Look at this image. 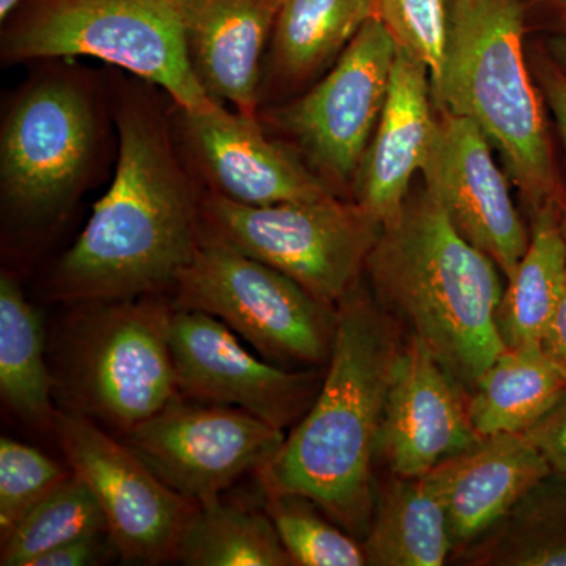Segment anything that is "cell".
Wrapping results in <instances>:
<instances>
[{
  "instance_id": "52a82bcc",
  "label": "cell",
  "mask_w": 566,
  "mask_h": 566,
  "mask_svg": "<svg viewBox=\"0 0 566 566\" xmlns=\"http://www.w3.org/2000/svg\"><path fill=\"white\" fill-rule=\"evenodd\" d=\"M172 305L214 316L263 359L281 367H326L337 333V305L289 275L203 233L178 275Z\"/></svg>"
},
{
  "instance_id": "5bb4252c",
  "label": "cell",
  "mask_w": 566,
  "mask_h": 566,
  "mask_svg": "<svg viewBox=\"0 0 566 566\" xmlns=\"http://www.w3.org/2000/svg\"><path fill=\"white\" fill-rule=\"evenodd\" d=\"M422 172L427 191L441 203L461 237L486 253L506 281L512 279L531 237L482 129L469 118L447 112L438 122Z\"/></svg>"
},
{
  "instance_id": "8fae6325",
  "label": "cell",
  "mask_w": 566,
  "mask_h": 566,
  "mask_svg": "<svg viewBox=\"0 0 566 566\" xmlns=\"http://www.w3.org/2000/svg\"><path fill=\"white\" fill-rule=\"evenodd\" d=\"M285 438V431L243 409L188 405L180 397L123 436V442L167 486L202 504L263 469Z\"/></svg>"
},
{
  "instance_id": "6da1fadb",
  "label": "cell",
  "mask_w": 566,
  "mask_h": 566,
  "mask_svg": "<svg viewBox=\"0 0 566 566\" xmlns=\"http://www.w3.org/2000/svg\"><path fill=\"white\" fill-rule=\"evenodd\" d=\"M115 120L120 148L111 188L51 274V297L62 303L163 294L203 240V196L158 109L132 99Z\"/></svg>"
},
{
  "instance_id": "d6a6232c",
  "label": "cell",
  "mask_w": 566,
  "mask_h": 566,
  "mask_svg": "<svg viewBox=\"0 0 566 566\" xmlns=\"http://www.w3.org/2000/svg\"><path fill=\"white\" fill-rule=\"evenodd\" d=\"M538 76L566 150V73L554 61L553 63L542 62L538 65ZM564 229L566 234V218Z\"/></svg>"
},
{
  "instance_id": "d6986e66",
  "label": "cell",
  "mask_w": 566,
  "mask_h": 566,
  "mask_svg": "<svg viewBox=\"0 0 566 566\" xmlns=\"http://www.w3.org/2000/svg\"><path fill=\"white\" fill-rule=\"evenodd\" d=\"M193 73L214 102L256 115L266 41L282 0H175Z\"/></svg>"
},
{
  "instance_id": "30bf717a",
  "label": "cell",
  "mask_w": 566,
  "mask_h": 566,
  "mask_svg": "<svg viewBox=\"0 0 566 566\" xmlns=\"http://www.w3.org/2000/svg\"><path fill=\"white\" fill-rule=\"evenodd\" d=\"M52 431L71 471L102 506L117 556L142 565L175 560L196 502L167 486L125 442L87 417L59 409Z\"/></svg>"
},
{
  "instance_id": "484cf974",
  "label": "cell",
  "mask_w": 566,
  "mask_h": 566,
  "mask_svg": "<svg viewBox=\"0 0 566 566\" xmlns=\"http://www.w3.org/2000/svg\"><path fill=\"white\" fill-rule=\"evenodd\" d=\"M186 566H292L266 512L221 497L197 504L178 543Z\"/></svg>"
},
{
  "instance_id": "7a4b0ae2",
  "label": "cell",
  "mask_w": 566,
  "mask_h": 566,
  "mask_svg": "<svg viewBox=\"0 0 566 566\" xmlns=\"http://www.w3.org/2000/svg\"><path fill=\"white\" fill-rule=\"evenodd\" d=\"M337 333L322 390L256 472L266 494H297L353 536H365L375 506L374 460L403 326L354 286L337 304Z\"/></svg>"
},
{
  "instance_id": "e575fe53",
  "label": "cell",
  "mask_w": 566,
  "mask_h": 566,
  "mask_svg": "<svg viewBox=\"0 0 566 566\" xmlns=\"http://www.w3.org/2000/svg\"><path fill=\"white\" fill-rule=\"evenodd\" d=\"M551 51H553V61L566 73V40L553 41Z\"/></svg>"
},
{
  "instance_id": "d4e9b609",
  "label": "cell",
  "mask_w": 566,
  "mask_h": 566,
  "mask_svg": "<svg viewBox=\"0 0 566 566\" xmlns=\"http://www.w3.org/2000/svg\"><path fill=\"white\" fill-rule=\"evenodd\" d=\"M376 18V0H282L271 43L275 70L301 81L352 43Z\"/></svg>"
},
{
  "instance_id": "d590c367",
  "label": "cell",
  "mask_w": 566,
  "mask_h": 566,
  "mask_svg": "<svg viewBox=\"0 0 566 566\" xmlns=\"http://www.w3.org/2000/svg\"><path fill=\"white\" fill-rule=\"evenodd\" d=\"M21 2L22 0H0V20L6 21L21 6Z\"/></svg>"
},
{
  "instance_id": "f1b7e54d",
  "label": "cell",
  "mask_w": 566,
  "mask_h": 566,
  "mask_svg": "<svg viewBox=\"0 0 566 566\" xmlns=\"http://www.w3.org/2000/svg\"><path fill=\"white\" fill-rule=\"evenodd\" d=\"M70 471L35 447L2 436L0 439V539L13 531L21 517L51 493Z\"/></svg>"
},
{
  "instance_id": "7402d4cb",
  "label": "cell",
  "mask_w": 566,
  "mask_h": 566,
  "mask_svg": "<svg viewBox=\"0 0 566 566\" xmlns=\"http://www.w3.org/2000/svg\"><path fill=\"white\" fill-rule=\"evenodd\" d=\"M566 285L564 219L554 203L536 210L531 243L516 273L509 279L495 314L505 348L543 345Z\"/></svg>"
},
{
  "instance_id": "836d02e7",
  "label": "cell",
  "mask_w": 566,
  "mask_h": 566,
  "mask_svg": "<svg viewBox=\"0 0 566 566\" xmlns=\"http://www.w3.org/2000/svg\"><path fill=\"white\" fill-rule=\"evenodd\" d=\"M543 348L566 378V285L556 314L547 327Z\"/></svg>"
},
{
  "instance_id": "ba28073f",
  "label": "cell",
  "mask_w": 566,
  "mask_h": 566,
  "mask_svg": "<svg viewBox=\"0 0 566 566\" xmlns=\"http://www.w3.org/2000/svg\"><path fill=\"white\" fill-rule=\"evenodd\" d=\"M203 233L337 305L367 266L382 226L359 203L337 197L251 207L214 192L202 197Z\"/></svg>"
},
{
  "instance_id": "4fadbf2b",
  "label": "cell",
  "mask_w": 566,
  "mask_h": 566,
  "mask_svg": "<svg viewBox=\"0 0 566 566\" xmlns=\"http://www.w3.org/2000/svg\"><path fill=\"white\" fill-rule=\"evenodd\" d=\"M170 348L181 397L232 406L285 431L307 415L324 370L294 371L259 359L214 316L174 307Z\"/></svg>"
},
{
  "instance_id": "9c48e42d",
  "label": "cell",
  "mask_w": 566,
  "mask_h": 566,
  "mask_svg": "<svg viewBox=\"0 0 566 566\" xmlns=\"http://www.w3.org/2000/svg\"><path fill=\"white\" fill-rule=\"evenodd\" d=\"M98 145L92 96L81 82H33L10 107L0 137V191L20 226L57 221L81 191Z\"/></svg>"
},
{
  "instance_id": "ac0fdd59",
  "label": "cell",
  "mask_w": 566,
  "mask_h": 566,
  "mask_svg": "<svg viewBox=\"0 0 566 566\" xmlns=\"http://www.w3.org/2000/svg\"><path fill=\"white\" fill-rule=\"evenodd\" d=\"M551 474L526 433H505L480 439L427 475L444 505L453 551L460 553Z\"/></svg>"
},
{
  "instance_id": "2e32d148",
  "label": "cell",
  "mask_w": 566,
  "mask_h": 566,
  "mask_svg": "<svg viewBox=\"0 0 566 566\" xmlns=\"http://www.w3.org/2000/svg\"><path fill=\"white\" fill-rule=\"evenodd\" d=\"M480 439L464 390L427 346L409 335L395 363L376 457L395 476H422Z\"/></svg>"
},
{
  "instance_id": "83f0119b",
  "label": "cell",
  "mask_w": 566,
  "mask_h": 566,
  "mask_svg": "<svg viewBox=\"0 0 566 566\" xmlns=\"http://www.w3.org/2000/svg\"><path fill=\"white\" fill-rule=\"evenodd\" d=\"M264 512L297 566H364L367 554L356 536L329 520L319 506L297 494H266Z\"/></svg>"
},
{
  "instance_id": "1f68e13d",
  "label": "cell",
  "mask_w": 566,
  "mask_h": 566,
  "mask_svg": "<svg viewBox=\"0 0 566 566\" xmlns=\"http://www.w3.org/2000/svg\"><path fill=\"white\" fill-rule=\"evenodd\" d=\"M526 434L546 458L551 471L566 476V394Z\"/></svg>"
},
{
  "instance_id": "8992f818",
  "label": "cell",
  "mask_w": 566,
  "mask_h": 566,
  "mask_svg": "<svg viewBox=\"0 0 566 566\" xmlns=\"http://www.w3.org/2000/svg\"><path fill=\"white\" fill-rule=\"evenodd\" d=\"M6 21L7 62L87 55L158 85L180 109L216 103L193 73L175 0H22Z\"/></svg>"
},
{
  "instance_id": "4316f807",
  "label": "cell",
  "mask_w": 566,
  "mask_h": 566,
  "mask_svg": "<svg viewBox=\"0 0 566 566\" xmlns=\"http://www.w3.org/2000/svg\"><path fill=\"white\" fill-rule=\"evenodd\" d=\"M95 534H109L106 517L87 483L71 471L2 539L0 565L31 566L41 554Z\"/></svg>"
},
{
  "instance_id": "44dd1931",
  "label": "cell",
  "mask_w": 566,
  "mask_h": 566,
  "mask_svg": "<svg viewBox=\"0 0 566 566\" xmlns=\"http://www.w3.org/2000/svg\"><path fill=\"white\" fill-rule=\"evenodd\" d=\"M367 564L441 566L453 551L449 521L428 475L395 476L379 488L364 536Z\"/></svg>"
},
{
  "instance_id": "8d00e7d4",
  "label": "cell",
  "mask_w": 566,
  "mask_h": 566,
  "mask_svg": "<svg viewBox=\"0 0 566 566\" xmlns=\"http://www.w3.org/2000/svg\"><path fill=\"white\" fill-rule=\"evenodd\" d=\"M558 2H560L562 9H564L566 14V0H558Z\"/></svg>"
},
{
  "instance_id": "cb8c5ba5",
  "label": "cell",
  "mask_w": 566,
  "mask_h": 566,
  "mask_svg": "<svg viewBox=\"0 0 566 566\" xmlns=\"http://www.w3.org/2000/svg\"><path fill=\"white\" fill-rule=\"evenodd\" d=\"M463 551L472 565L566 566V476L536 483Z\"/></svg>"
},
{
  "instance_id": "f546056e",
  "label": "cell",
  "mask_w": 566,
  "mask_h": 566,
  "mask_svg": "<svg viewBox=\"0 0 566 566\" xmlns=\"http://www.w3.org/2000/svg\"><path fill=\"white\" fill-rule=\"evenodd\" d=\"M449 14L446 0H376V18L398 48L427 66L433 92L444 73Z\"/></svg>"
},
{
  "instance_id": "ffe728a7",
  "label": "cell",
  "mask_w": 566,
  "mask_h": 566,
  "mask_svg": "<svg viewBox=\"0 0 566 566\" xmlns=\"http://www.w3.org/2000/svg\"><path fill=\"white\" fill-rule=\"evenodd\" d=\"M566 394V378L543 345L505 348L465 392L476 433H527Z\"/></svg>"
},
{
  "instance_id": "7c38bea8",
  "label": "cell",
  "mask_w": 566,
  "mask_h": 566,
  "mask_svg": "<svg viewBox=\"0 0 566 566\" xmlns=\"http://www.w3.org/2000/svg\"><path fill=\"white\" fill-rule=\"evenodd\" d=\"M398 44L378 18L365 22L323 81L277 120L327 177L348 181L359 169L389 93Z\"/></svg>"
},
{
  "instance_id": "9a60e30c",
  "label": "cell",
  "mask_w": 566,
  "mask_h": 566,
  "mask_svg": "<svg viewBox=\"0 0 566 566\" xmlns=\"http://www.w3.org/2000/svg\"><path fill=\"white\" fill-rule=\"evenodd\" d=\"M177 109L178 134L210 192L251 207L333 196L318 177L264 134L256 115L230 112L218 102L199 111Z\"/></svg>"
},
{
  "instance_id": "3957f363",
  "label": "cell",
  "mask_w": 566,
  "mask_h": 566,
  "mask_svg": "<svg viewBox=\"0 0 566 566\" xmlns=\"http://www.w3.org/2000/svg\"><path fill=\"white\" fill-rule=\"evenodd\" d=\"M375 300L469 392L504 352L497 264L461 237L424 189L382 229L367 266Z\"/></svg>"
},
{
  "instance_id": "e0dca14e",
  "label": "cell",
  "mask_w": 566,
  "mask_h": 566,
  "mask_svg": "<svg viewBox=\"0 0 566 566\" xmlns=\"http://www.w3.org/2000/svg\"><path fill=\"white\" fill-rule=\"evenodd\" d=\"M430 87L427 66L398 48L386 104L357 182V203L382 229L400 218L412 178L430 158L438 133Z\"/></svg>"
},
{
  "instance_id": "277c9868",
  "label": "cell",
  "mask_w": 566,
  "mask_h": 566,
  "mask_svg": "<svg viewBox=\"0 0 566 566\" xmlns=\"http://www.w3.org/2000/svg\"><path fill=\"white\" fill-rule=\"evenodd\" d=\"M520 0H453L444 73L434 91L504 156L528 202L554 203L556 174L545 115L523 54Z\"/></svg>"
},
{
  "instance_id": "5b68a950",
  "label": "cell",
  "mask_w": 566,
  "mask_h": 566,
  "mask_svg": "<svg viewBox=\"0 0 566 566\" xmlns=\"http://www.w3.org/2000/svg\"><path fill=\"white\" fill-rule=\"evenodd\" d=\"M174 305L161 294L74 304L52 340L62 411L126 436L181 397L170 348Z\"/></svg>"
},
{
  "instance_id": "603a6c76",
  "label": "cell",
  "mask_w": 566,
  "mask_h": 566,
  "mask_svg": "<svg viewBox=\"0 0 566 566\" xmlns=\"http://www.w3.org/2000/svg\"><path fill=\"white\" fill-rule=\"evenodd\" d=\"M0 395L20 419L54 428V376L35 308L10 274L0 275Z\"/></svg>"
},
{
  "instance_id": "4dcf8cb0",
  "label": "cell",
  "mask_w": 566,
  "mask_h": 566,
  "mask_svg": "<svg viewBox=\"0 0 566 566\" xmlns=\"http://www.w3.org/2000/svg\"><path fill=\"white\" fill-rule=\"evenodd\" d=\"M117 554L109 534L81 536L65 545L41 554L31 566H88L99 565Z\"/></svg>"
}]
</instances>
